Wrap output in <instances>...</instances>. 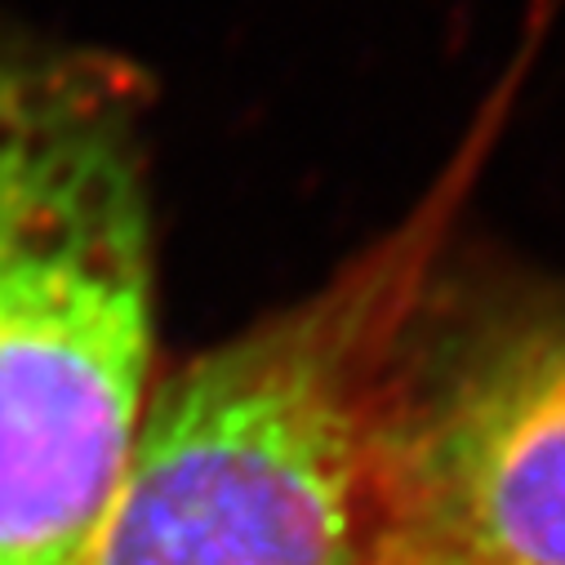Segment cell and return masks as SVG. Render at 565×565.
Here are the masks:
<instances>
[{"instance_id":"obj_2","label":"cell","mask_w":565,"mask_h":565,"mask_svg":"<svg viewBox=\"0 0 565 565\" xmlns=\"http://www.w3.org/2000/svg\"><path fill=\"white\" fill-rule=\"evenodd\" d=\"M152 392V89L0 14V565H76Z\"/></svg>"},{"instance_id":"obj_3","label":"cell","mask_w":565,"mask_h":565,"mask_svg":"<svg viewBox=\"0 0 565 565\" xmlns=\"http://www.w3.org/2000/svg\"><path fill=\"white\" fill-rule=\"evenodd\" d=\"M437 276L374 405L365 565H565V299Z\"/></svg>"},{"instance_id":"obj_1","label":"cell","mask_w":565,"mask_h":565,"mask_svg":"<svg viewBox=\"0 0 565 565\" xmlns=\"http://www.w3.org/2000/svg\"><path fill=\"white\" fill-rule=\"evenodd\" d=\"M521 45L418 205L317 290L157 383L120 486L76 565H365L370 433L387 361L441 271L534 54Z\"/></svg>"}]
</instances>
